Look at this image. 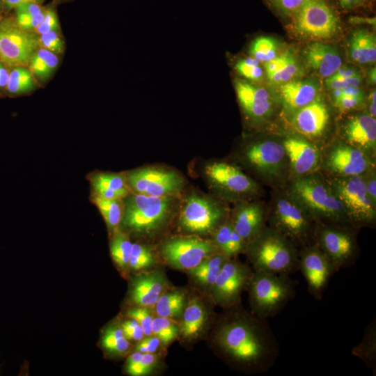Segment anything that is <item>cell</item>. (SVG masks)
Instances as JSON below:
<instances>
[{
    "label": "cell",
    "mask_w": 376,
    "mask_h": 376,
    "mask_svg": "<svg viewBox=\"0 0 376 376\" xmlns=\"http://www.w3.org/2000/svg\"><path fill=\"white\" fill-rule=\"evenodd\" d=\"M132 243L128 237L121 233L116 234L111 244V254L114 262L120 267L128 265Z\"/></svg>",
    "instance_id": "cell-42"
},
{
    "label": "cell",
    "mask_w": 376,
    "mask_h": 376,
    "mask_svg": "<svg viewBox=\"0 0 376 376\" xmlns=\"http://www.w3.org/2000/svg\"><path fill=\"white\" fill-rule=\"evenodd\" d=\"M339 138L363 151L375 161V118L367 113H359L348 116L340 125Z\"/></svg>",
    "instance_id": "cell-22"
},
{
    "label": "cell",
    "mask_w": 376,
    "mask_h": 376,
    "mask_svg": "<svg viewBox=\"0 0 376 376\" xmlns=\"http://www.w3.org/2000/svg\"><path fill=\"white\" fill-rule=\"evenodd\" d=\"M214 242L218 250L229 258L244 252L246 243L233 228L230 218L226 219L214 231Z\"/></svg>",
    "instance_id": "cell-30"
},
{
    "label": "cell",
    "mask_w": 376,
    "mask_h": 376,
    "mask_svg": "<svg viewBox=\"0 0 376 376\" xmlns=\"http://www.w3.org/2000/svg\"><path fill=\"white\" fill-rule=\"evenodd\" d=\"M318 222L286 187L273 189L267 206V225L298 249L314 244Z\"/></svg>",
    "instance_id": "cell-2"
},
{
    "label": "cell",
    "mask_w": 376,
    "mask_h": 376,
    "mask_svg": "<svg viewBox=\"0 0 376 376\" xmlns=\"http://www.w3.org/2000/svg\"><path fill=\"white\" fill-rule=\"evenodd\" d=\"M279 92L283 109L291 116L319 96V87L311 81L292 79L281 84Z\"/></svg>",
    "instance_id": "cell-24"
},
{
    "label": "cell",
    "mask_w": 376,
    "mask_h": 376,
    "mask_svg": "<svg viewBox=\"0 0 376 376\" xmlns=\"http://www.w3.org/2000/svg\"><path fill=\"white\" fill-rule=\"evenodd\" d=\"M125 178L120 174L98 173L91 177L95 194L108 199H121L128 194Z\"/></svg>",
    "instance_id": "cell-29"
},
{
    "label": "cell",
    "mask_w": 376,
    "mask_h": 376,
    "mask_svg": "<svg viewBox=\"0 0 376 376\" xmlns=\"http://www.w3.org/2000/svg\"><path fill=\"white\" fill-rule=\"evenodd\" d=\"M29 65L32 75L41 81H45L56 69L58 58L54 53L41 47L33 54Z\"/></svg>",
    "instance_id": "cell-34"
},
{
    "label": "cell",
    "mask_w": 376,
    "mask_h": 376,
    "mask_svg": "<svg viewBox=\"0 0 376 376\" xmlns=\"http://www.w3.org/2000/svg\"><path fill=\"white\" fill-rule=\"evenodd\" d=\"M205 173L211 185L225 198L237 202L262 194L260 185L238 166L226 162L207 164Z\"/></svg>",
    "instance_id": "cell-12"
},
{
    "label": "cell",
    "mask_w": 376,
    "mask_h": 376,
    "mask_svg": "<svg viewBox=\"0 0 376 376\" xmlns=\"http://www.w3.org/2000/svg\"><path fill=\"white\" fill-rule=\"evenodd\" d=\"M218 249L214 241L194 237L171 239L162 246V255L166 262L177 269L190 270Z\"/></svg>",
    "instance_id": "cell-18"
},
{
    "label": "cell",
    "mask_w": 376,
    "mask_h": 376,
    "mask_svg": "<svg viewBox=\"0 0 376 376\" xmlns=\"http://www.w3.org/2000/svg\"><path fill=\"white\" fill-rule=\"evenodd\" d=\"M350 59L359 65L373 64L376 61V38L364 28L355 29L347 42Z\"/></svg>",
    "instance_id": "cell-27"
},
{
    "label": "cell",
    "mask_w": 376,
    "mask_h": 376,
    "mask_svg": "<svg viewBox=\"0 0 376 376\" xmlns=\"http://www.w3.org/2000/svg\"><path fill=\"white\" fill-rule=\"evenodd\" d=\"M260 62L253 57L239 60L235 65L237 72L248 80L258 81L263 75V69Z\"/></svg>",
    "instance_id": "cell-44"
},
{
    "label": "cell",
    "mask_w": 376,
    "mask_h": 376,
    "mask_svg": "<svg viewBox=\"0 0 376 376\" xmlns=\"http://www.w3.org/2000/svg\"><path fill=\"white\" fill-rule=\"evenodd\" d=\"M239 158L263 183L272 189L286 187L290 166L282 136H260L248 141L240 148Z\"/></svg>",
    "instance_id": "cell-3"
},
{
    "label": "cell",
    "mask_w": 376,
    "mask_h": 376,
    "mask_svg": "<svg viewBox=\"0 0 376 376\" xmlns=\"http://www.w3.org/2000/svg\"><path fill=\"white\" fill-rule=\"evenodd\" d=\"M127 182L138 194L156 197L175 196L184 185L183 178L176 172L154 167L130 172Z\"/></svg>",
    "instance_id": "cell-17"
},
{
    "label": "cell",
    "mask_w": 376,
    "mask_h": 376,
    "mask_svg": "<svg viewBox=\"0 0 376 376\" xmlns=\"http://www.w3.org/2000/svg\"><path fill=\"white\" fill-rule=\"evenodd\" d=\"M208 313L202 302L192 299L185 308L180 328L181 336L187 340L198 337L207 324Z\"/></svg>",
    "instance_id": "cell-28"
},
{
    "label": "cell",
    "mask_w": 376,
    "mask_h": 376,
    "mask_svg": "<svg viewBox=\"0 0 376 376\" xmlns=\"http://www.w3.org/2000/svg\"><path fill=\"white\" fill-rule=\"evenodd\" d=\"M35 87L31 71L24 66L15 67L9 73L7 90L12 94H21L32 91Z\"/></svg>",
    "instance_id": "cell-37"
},
{
    "label": "cell",
    "mask_w": 376,
    "mask_h": 376,
    "mask_svg": "<svg viewBox=\"0 0 376 376\" xmlns=\"http://www.w3.org/2000/svg\"><path fill=\"white\" fill-rule=\"evenodd\" d=\"M298 257L299 270L306 280L309 293L320 300L331 277L338 271L314 244L299 249Z\"/></svg>",
    "instance_id": "cell-16"
},
{
    "label": "cell",
    "mask_w": 376,
    "mask_h": 376,
    "mask_svg": "<svg viewBox=\"0 0 376 376\" xmlns=\"http://www.w3.org/2000/svg\"><path fill=\"white\" fill-rule=\"evenodd\" d=\"M171 198L142 194L132 195L124 207L123 224L138 233L150 234L156 231L169 217Z\"/></svg>",
    "instance_id": "cell-10"
},
{
    "label": "cell",
    "mask_w": 376,
    "mask_h": 376,
    "mask_svg": "<svg viewBox=\"0 0 376 376\" xmlns=\"http://www.w3.org/2000/svg\"><path fill=\"white\" fill-rule=\"evenodd\" d=\"M331 97L334 106L342 113L359 109L365 103L363 91L354 86L331 90Z\"/></svg>",
    "instance_id": "cell-32"
},
{
    "label": "cell",
    "mask_w": 376,
    "mask_h": 376,
    "mask_svg": "<svg viewBox=\"0 0 376 376\" xmlns=\"http://www.w3.org/2000/svg\"><path fill=\"white\" fill-rule=\"evenodd\" d=\"M158 316L173 318L178 316L185 308V295L180 291L163 293L155 304Z\"/></svg>",
    "instance_id": "cell-35"
},
{
    "label": "cell",
    "mask_w": 376,
    "mask_h": 376,
    "mask_svg": "<svg viewBox=\"0 0 376 376\" xmlns=\"http://www.w3.org/2000/svg\"><path fill=\"white\" fill-rule=\"evenodd\" d=\"M165 285L164 278L159 271L140 275L133 282L132 299L140 306H154L164 293Z\"/></svg>",
    "instance_id": "cell-26"
},
{
    "label": "cell",
    "mask_w": 376,
    "mask_h": 376,
    "mask_svg": "<svg viewBox=\"0 0 376 376\" xmlns=\"http://www.w3.org/2000/svg\"><path fill=\"white\" fill-rule=\"evenodd\" d=\"M0 11H1V2H0Z\"/></svg>",
    "instance_id": "cell-63"
},
{
    "label": "cell",
    "mask_w": 376,
    "mask_h": 376,
    "mask_svg": "<svg viewBox=\"0 0 376 376\" xmlns=\"http://www.w3.org/2000/svg\"><path fill=\"white\" fill-rule=\"evenodd\" d=\"M160 345V340L156 336L152 335L140 340L136 347V350L142 353L154 354L157 351Z\"/></svg>",
    "instance_id": "cell-56"
},
{
    "label": "cell",
    "mask_w": 376,
    "mask_h": 376,
    "mask_svg": "<svg viewBox=\"0 0 376 376\" xmlns=\"http://www.w3.org/2000/svg\"><path fill=\"white\" fill-rule=\"evenodd\" d=\"M230 219L234 230L247 245L267 226V206L259 201H237Z\"/></svg>",
    "instance_id": "cell-23"
},
{
    "label": "cell",
    "mask_w": 376,
    "mask_h": 376,
    "mask_svg": "<svg viewBox=\"0 0 376 376\" xmlns=\"http://www.w3.org/2000/svg\"><path fill=\"white\" fill-rule=\"evenodd\" d=\"M292 54L291 52L287 51L284 54L276 56L274 58L264 63V68L267 77L279 70Z\"/></svg>",
    "instance_id": "cell-55"
},
{
    "label": "cell",
    "mask_w": 376,
    "mask_h": 376,
    "mask_svg": "<svg viewBox=\"0 0 376 376\" xmlns=\"http://www.w3.org/2000/svg\"><path fill=\"white\" fill-rule=\"evenodd\" d=\"M290 19L298 35L315 40L333 37L340 23L337 10L327 0H305Z\"/></svg>",
    "instance_id": "cell-9"
},
{
    "label": "cell",
    "mask_w": 376,
    "mask_h": 376,
    "mask_svg": "<svg viewBox=\"0 0 376 376\" xmlns=\"http://www.w3.org/2000/svg\"><path fill=\"white\" fill-rule=\"evenodd\" d=\"M121 329L127 340L139 341L144 337L141 327L134 319L125 321L122 324Z\"/></svg>",
    "instance_id": "cell-52"
},
{
    "label": "cell",
    "mask_w": 376,
    "mask_h": 376,
    "mask_svg": "<svg viewBox=\"0 0 376 376\" xmlns=\"http://www.w3.org/2000/svg\"><path fill=\"white\" fill-rule=\"evenodd\" d=\"M279 15L291 18L305 0H264Z\"/></svg>",
    "instance_id": "cell-47"
},
{
    "label": "cell",
    "mask_w": 376,
    "mask_h": 376,
    "mask_svg": "<svg viewBox=\"0 0 376 376\" xmlns=\"http://www.w3.org/2000/svg\"><path fill=\"white\" fill-rule=\"evenodd\" d=\"M375 166L367 171L362 178L364 181L366 191L373 201L376 205V172Z\"/></svg>",
    "instance_id": "cell-54"
},
{
    "label": "cell",
    "mask_w": 376,
    "mask_h": 376,
    "mask_svg": "<svg viewBox=\"0 0 376 376\" xmlns=\"http://www.w3.org/2000/svg\"><path fill=\"white\" fill-rule=\"evenodd\" d=\"M368 77H369V81L372 83V84H375V80H376V70H375V68H373L370 69V70L368 72Z\"/></svg>",
    "instance_id": "cell-62"
},
{
    "label": "cell",
    "mask_w": 376,
    "mask_h": 376,
    "mask_svg": "<svg viewBox=\"0 0 376 376\" xmlns=\"http://www.w3.org/2000/svg\"><path fill=\"white\" fill-rule=\"evenodd\" d=\"M359 75H360L359 72L352 68L341 66L330 77L333 78H349Z\"/></svg>",
    "instance_id": "cell-57"
},
{
    "label": "cell",
    "mask_w": 376,
    "mask_h": 376,
    "mask_svg": "<svg viewBox=\"0 0 376 376\" xmlns=\"http://www.w3.org/2000/svg\"><path fill=\"white\" fill-rule=\"evenodd\" d=\"M285 187L307 208L318 223L356 228L327 177L320 171L291 179Z\"/></svg>",
    "instance_id": "cell-4"
},
{
    "label": "cell",
    "mask_w": 376,
    "mask_h": 376,
    "mask_svg": "<svg viewBox=\"0 0 376 376\" xmlns=\"http://www.w3.org/2000/svg\"><path fill=\"white\" fill-rule=\"evenodd\" d=\"M374 166L366 153L339 137L321 148L319 171L327 177L362 175Z\"/></svg>",
    "instance_id": "cell-8"
},
{
    "label": "cell",
    "mask_w": 376,
    "mask_h": 376,
    "mask_svg": "<svg viewBox=\"0 0 376 376\" xmlns=\"http://www.w3.org/2000/svg\"><path fill=\"white\" fill-rule=\"evenodd\" d=\"M329 122V108L320 96L291 115V125L295 132L319 146Z\"/></svg>",
    "instance_id": "cell-20"
},
{
    "label": "cell",
    "mask_w": 376,
    "mask_h": 376,
    "mask_svg": "<svg viewBox=\"0 0 376 376\" xmlns=\"http://www.w3.org/2000/svg\"><path fill=\"white\" fill-rule=\"evenodd\" d=\"M228 258H230L223 253L216 252L189 272L198 283L210 289Z\"/></svg>",
    "instance_id": "cell-31"
},
{
    "label": "cell",
    "mask_w": 376,
    "mask_h": 376,
    "mask_svg": "<svg viewBox=\"0 0 376 376\" xmlns=\"http://www.w3.org/2000/svg\"><path fill=\"white\" fill-rule=\"evenodd\" d=\"M276 41L269 36L256 38L251 44L249 54L260 63H265L277 56Z\"/></svg>",
    "instance_id": "cell-39"
},
{
    "label": "cell",
    "mask_w": 376,
    "mask_h": 376,
    "mask_svg": "<svg viewBox=\"0 0 376 376\" xmlns=\"http://www.w3.org/2000/svg\"><path fill=\"white\" fill-rule=\"evenodd\" d=\"M304 56L308 66L322 78L331 76L342 66V59L337 49L321 42L309 44Z\"/></svg>",
    "instance_id": "cell-25"
},
{
    "label": "cell",
    "mask_w": 376,
    "mask_h": 376,
    "mask_svg": "<svg viewBox=\"0 0 376 376\" xmlns=\"http://www.w3.org/2000/svg\"><path fill=\"white\" fill-rule=\"evenodd\" d=\"M235 88L239 104L245 117L254 124L267 122L274 112L269 92L244 80H236Z\"/></svg>",
    "instance_id": "cell-21"
},
{
    "label": "cell",
    "mask_w": 376,
    "mask_h": 376,
    "mask_svg": "<svg viewBox=\"0 0 376 376\" xmlns=\"http://www.w3.org/2000/svg\"><path fill=\"white\" fill-rule=\"evenodd\" d=\"M336 10L350 12L368 4L370 0H327Z\"/></svg>",
    "instance_id": "cell-53"
},
{
    "label": "cell",
    "mask_w": 376,
    "mask_h": 376,
    "mask_svg": "<svg viewBox=\"0 0 376 376\" xmlns=\"http://www.w3.org/2000/svg\"><path fill=\"white\" fill-rule=\"evenodd\" d=\"M327 178L354 227L375 228L376 205L366 191L362 176Z\"/></svg>",
    "instance_id": "cell-7"
},
{
    "label": "cell",
    "mask_w": 376,
    "mask_h": 376,
    "mask_svg": "<svg viewBox=\"0 0 376 376\" xmlns=\"http://www.w3.org/2000/svg\"><path fill=\"white\" fill-rule=\"evenodd\" d=\"M37 36L19 27L15 20L0 22V61L9 66H26L38 47Z\"/></svg>",
    "instance_id": "cell-14"
},
{
    "label": "cell",
    "mask_w": 376,
    "mask_h": 376,
    "mask_svg": "<svg viewBox=\"0 0 376 376\" xmlns=\"http://www.w3.org/2000/svg\"><path fill=\"white\" fill-rule=\"evenodd\" d=\"M15 14V22L17 24L24 30L31 31H35L43 20L45 16V10L43 12L37 15L22 13Z\"/></svg>",
    "instance_id": "cell-50"
},
{
    "label": "cell",
    "mask_w": 376,
    "mask_h": 376,
    "mask_svg": "<svg viewBox=\"0 0 376 376\" xmlns=\"http://www.w3.org/2000/svg\"><path fill=\"white\" fill-rule=\"evenodd\" d=\"M180 329L168 318H153L152 333L164 345H169L178 336Z\"/></svg>",
    "instance_id": "cell-41"
},
{
    "label": "cell",
    "mask_w": 376,
    "mask_h": 376,
    "mask_svg": "<svg viewBox=\"0 0 376 376\" xmlns=\"http://www.w3.org/2000/svg\"><path fill=\"white\" fill-rule=\"evenodd\" d=\"M127 315L132 319L135 320L141 327L144 336H152V322L153 318L147 307H139L131 309Z\"/></svg>",
    "instance_id": "cell-48"
},
{
    "label": "cell",
    "mask_w": 376,
    "mask_h": 376,
    "mask_svg": "<svg viewBox=\"0 0 376 376\" xmlns=\"http://www.w3.org/2000/svg\"><path fill=\"white\" fill-rule=\"evenodd\" d=\"M92 201L98 207L109 229H115L120 222L123 207L120 199H108L94 194Z\"/></svg>",
    "instance_id": "cell-36"
},
{
    "label": "cell",
    "mask_w": 376,
    "mask_h": 376,
    "mask_svg": "<svg viewBox=\"0 0 376 376\" xmlns=\"http://www.w3.org/2000/svg\"><path fill=\"white\" fill-rule=\"evenodd\" d=\"M157 363V357L152 353L136 351L127 360L126 371L133 376L145 375L150 373Z\"/></svg>",
    "instance_id": "cell-38"
},
{
    "label": "cell",
    "mask_w": 376,
    "mask_h": 376,
    "mask_svg": "<svg viewBox=\"0 0 376 376\" xmlns=\"http://www.w3.org/2000/svg\"><path fill=\"white\" fill-rule=\"evenodd\" d=\"M358 229L337 225L318 224L315 244L332 262L338 271L353 265L359 256Z\"/></svg>",
    "instance_id": "cell-11"
},
{
    "label": "cell",
    "mask_w": 376,
    "mask_h": 376,
    "mask_svg": "<svg viewBox=\"0 0 376 376\" xmlns=\"http://www.w3.org/2000/svg\"><path fill=\"white\" fill-rule=\"evenodd\" d=\"M354 356L361 359L376 373V322L375 319L366 328L361 343L352 350Z\"/></svg>",
    "instance_id": "cell-33"
},
{
    "label": "cell",
    "mask_w": 376,
    "mask_h": 376,
    "mask_svg": "<svg viewBox=\"0 0 376 376\" xmlns=\"http://www.w3.org/2000/svg\"><path fill=\"white\" fill-rule=\"evenodd\" d=\"M214 334V342L233 363L253 373L267 372L279 355V343L267 320L235 310Z\"/></svg>",
    "instance_id": "cell-1"
},
{
    "label": "cell",
    "mask_w": 376,
    "mask_h": 376,
    "mask_svg": "<svg viewBox=\"0 0 376 376\" xmlns=\"http://www.w3.org/2000/svg\"><path fill=\"white\" fill-rule=\"evenodd\" d=\"M45 0H3V6L6 11L15 8L20 3L33 2L42 4Z\"/></svg>",
    "instance_id": "cell-58"
},
{
    "label": "cell",
    "mask_w": 376,
    "mask_h": 376,
    "mask_svg": "<svg viewBox=\"0 0 376 376\" xmlns=\"http://www.w3.org/2000/svg\"><path fill=\"white\" fill-rule=\"evenodd\" d=\"M375 90L371 91L368 96L367 113L373 118L376 116V95Z\"/></svg>",
    "instance_id": "cell-60"
},
{
    "label": "cell",
    "mask_w": 376,
    "mask_h": 376,
    "mask_svg": "<svg viewBox=\"0 0 376 376\" xmlns=\"http://www.w3.org/2000/svg\"><path fill=\"white\" fill-rule=\"evenodd\" d=\"M60 26L56 8L54 5L45 7V16L42 22L36 29V33L40 35L52 31H59Z\"/></svg>",
    "instance_id": "cell-49"
},
{
    "label": "cell",
    "mask_w": 376,
    "mask_h": 376,
    "mask_svg": "<svg viewBox=\"0 0 376 376\" xmlns=\"http://www.w3.org/2000/svg\"><path fill=\"white\" fill-rule=\"evenodd\" d=\"M102 345L108 352L118 354L126 352L130 347L122 329L116 327H109L104 332Z\"/></svg>",
    "instance_id": "cell-40"
},
{
    "label": "cell",
    "mask_w": 376,
    "mask_h": 376,
    "mask_svg": "<svg viewBox=\"0 0 376 376\" xmlns=\"http://www.w3.org/2000/svg\"><path fill=\"white\" fill-rule=\"evenodd\" d=\"M297 285L288 274L254 271L248 287L251 313L266 320L274 317L295 297Z\"/></svg>",
    "instance_id": "cell-6"
},
{
    "label": "cell",
    "mask_w": 376,
    "mask_h": 376,
    "mask_svg": "<svg viewBox=\"0 0 376 376\" xmlns=\"http://www.w3.org/2000/svg\"><path fill=\"white\" fill-rule=\"evenodd\" d=\"M290 166L289 180L319 171L321 146L295 132L282 136Z\"/></svg>",
    "instance_id": "cell-19"
},
{
    "label": "cell",
    "mask_w": 376,
    "mask_h": 376,
    "mask_svg": "<svg viewBox=\"0 0 376 376\" xmlns=\"http://www.w3.org/2000/svg\"><path fill=\"white\" fill-rule=\"evenodd\" d=\"M38 46L54 54H61L64 50V40L58 31H52L37 37Z\"/></svg>",
    "instance_id": "cell-46"
},
{
    "label": "cell",
    "mask_w": 376,
    "mask_h": 376,
    "mask_svg": "<svg viewBox=\"0 0 376 376\" xmlns=\"http://www.w3.org/2000/svg\"><path fill=\"white\" fill-rule=\"evenodd\" d=\"M299 71L295 56L290 58L275 73L268 77L269 81L275 84H283L294 79Z\"/></svg>",
    "instance_id": "cell-45"
},
{
    "label": "cell",
    "mask_w": 376,
    "mask_h": 376,
    "mask_svg": "<svg viewBox=\"0 0 376 376\" xmlns=\"http://www.w3.org/2000/svg\"><path fill=\"white\" fill-rule=\"evenodd\" d=\"M253 274L246 265L228 258L210 288L213 301L226 308L238 304L241 293L248 289Z\"/></svg>",
    "instance_id": "cell-15"
},
{
    "label": "cell",
    "mask_w": 376,
    "mask_h": 376,
    "mask_svg": "<svg viewBox=\"0 0 376 376\" xmlns=\"http://www.w3.org/2000/svg\"><path fill=\"white\" fill-rule=\"evenodd\" d=\"M9 79V73L6 68L4 63L0 61V89L7 86Z\"/></svg>",
    "instance_id": "cell-61"
},
{
    "label": "cell",
    "mask_w": 376,
    "mask_h": 376,
    "mask_svg": "<svg viewBox=\"0 0 376 376\" xmlns=\"http://www.w3.org/2000/svg\"><path fill=\"white\" fill-rule=\"evenodd\" d=\"M155 263L154 256L149 248L138 243L132 244L128 263L132 269H143L151 267Z\"/></svg>",
    "instance_id": "cell-43"
},
{
    "label": "cell",
    "mask_w": 376,
    "mask_h": 376,
    "mask_svg": "<svg viewBox=\"0 0 376 376\" xmlns=\"http://www.w3.org/2000/svg\"><path fill=\"white\" fill-rule=\"evenodd\" d=\"M224 207L212 199L191 194L183 205L179 217L180 227L189 233L207 234L226 219Z\"/></svg>",
    "instance_id": "cell-13"
},
{
    "label": "cell",
    "mask_w": 376,
    "mask_h": 376,
    "mask_svg": "<svg viewBox=\"0 0 376 376\" xmlns=\"http://www.w3.org/2000/svg\"><path fill=\"white\" fill-rule=\"evenodd\" d=\"M350 24H368L371 26H375L376 20L375 17H361V16H351L348 19Z\"/></svg>",
    "instance_id": "cell-59"
},
{
    "label": "cell",
    "mask_w": 376,
    "mask_h": 376,
    "mask_svg": "<svg viewBox=\"0 0 376 376\" xmlns=\"http://www.w3.org/2000/svg\"><path fill=\"white\" fill-rule=\"evenodd\" d=\"M244 252L254 271L290 275L299 270V249L267 226L247 244Z\"/></svg>",
    "instance_id": "cell-5"
},
{
    "label": "cell",
    "mask_w": 376,
    "mask_h": 376,
    "mask_svg": "<svg viewBox=\"0 0 376 376\" xmlns=\"http://www.w3.org/2000/svg\"><path fill=\"white\" fill-rule=\"evenodd\" d=\"M362 81L361 75L349 78H333L327 77L325 79V85L328 89L334 90L348 86L359 87Z\"/></svg>",
    "instance_id": "cell-51"
}]
</instances>
